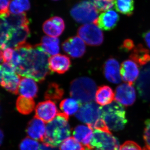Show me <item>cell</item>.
<instances>
[{"label":"cell","instance_id":"b9f144b4","mask_svg":"<svg viewBox=\"0 0 150 150\" xmlns=\"http://www.w3.org/2000/svg\"><path fill=\"white\" fill-rule=\"evenodd\" d=\"M4 138V134H3L2 132V131H1V143L2 142V141H3V139Z\"/></svg>","mask_w":150,"mask_h":150},{"label":"cell","instance_id":"9a60e30c","mask_svg":"<svg viewBox=\"0 0 150 150\" xmlns=\"http://www.w3.org/2000/svg\"><path fill=\"white\" fill-rule=\"evenodd\" d=\"M65 28L64 20L59 16L52 17L46 20L43 25V32L51 37H59L64 32Z\"/></svg>","mask_w":150,"mask_h":150},{"label":"cell","instance_id":"ac0fdd59","mask_svg":"<svg viewBox=\"0 0 150 150\" xmlns=\"http://www.w3.org/2000/svg\"><path fill=\"white\" fill-rule=\"evenodd\" d=\"M26 131L30 138L43 142L46 131L45 122L35 116L28 123Z\"/></svg>","mask_w":150,"mask_h":150},{"label":"cell","instance_id":"d590c367","mask_svg":"<svg viewBox=\"0 0 150 150\" xmlns=\"http://www.w3.org/2000/svg\"><path fill=\"white\" fill-rule=\"evenodd\" d=\"M145 128L144 131V140L146 146L150 147V119L145 122Z\"/></svg>","mask_w":150,"mask_h":150},{"label":"cell","instance_id":"e575fe53","mask_svg":"<svg viewBox=\"0 0 150 150\" xmlns=\"http://www.w3.org/2000/svg\"><path fill=\"white\" fill-rule=\"evenodd\" d=\"M9 10L11 13L19 14L25 12L24 9L17 3L13 0L10 4Z\"/></svg>","mask_w":150,"mask_h":150},{"label":"cell","instance_id":"603a6c76","mask_svg":"<svg viewBox=\"0 0 150 150\" xmlns=\"http://www.w3.org/2000/svg\"><path fill=\"white\" fill-rule=\"evenodd\" d=\"M115 94L112 89L109 86H100L97 89L95 95V100L98 104L105 106L112 102Z\"/></svg>","mask_w":150,"mask_h":150},{"label":"cell","instance_id":"484cf974","mask_svg":"<svg viewBox=\"0 0 150 150\" xmlns=\"http://www.w3.org/2000/svg\"><path fill=\"white\" fill-rule=\"evenodd\" d=\"M81 105V103L75 98H66L61 101L60 108L62 112L69 117L76 113Z\"/></svg>","mask_w":150,"mask_h":150},{"label":"cell","instance_id":"f35d334b","mask_svg":"<svg viewBox=\"0 0 150 150\" xmlns=\"http://www.w3.org/2000/svg\"><path fill=\"white\" fill-rule=\"evenodd\" d=\"M24 9L25 11L29 10L30 4L29 0H13Z\"/></svg>","mask_w":150,"mask_h":150},{"label":"cell","instance_id":"30bf717a","mask_svg":"<svg viewBox=\"0 0 150 150\" xmlns=\"http://www.w3.org/2000/svg\"><path fill=\"white\" fill-rule=\"evenodd\" d=\"M65 53L73 58H80L86 53V47L83 40L79 36L69 38L62 44Z\"/></svg>","mask_w":150,"mask_h":150},{"label":"cell","instance_id":"44dd1931","mask_svg":"<svg viewBox=\"0 0 150 150\" xmlns=\"http://www.w3.org/2000/svg\"><path fill=\"white\" fill-rule=\"evenodd\" d=\"M38 92V87L32 78L24 77L21 78L18 87V93L22 96L28 98L36 97Z\"/></svg>","mask_w":150,"mask_h":150},{"label":"cell","instance_id":"4dcf8cb0","mask_svg":"<svg viewBox=\"0 0 150 150\" xmlns=\"http://www.w3.org/2000/svg\"><path fill=\"white\" fill-rule=\"evenodd\" d=\"M115 2V0H94L92 3L98 12H101L112 8Z\"/></svg>","mask_w":150,"mask_h":150},{"label":"cell","instance_id":"8992f818","mask_svg":"<svg viewBox=\"0 0 150 150\" xmlns=\"http://www.w3.org/2000/svg\"><path fill=\"white\" fill-rule=\"evenodd\" d=\"M98 13L93 4L87 0L77 3L70 11L71 16L75 21L81 23H94L98 18Z\"/></svg>","mask_w":150,"mask_h":150},{"label":"cell","instance_id":"60d3db41","mask_svg":"<svg viewBox=\"0 0 150 150\" xmlns=\"http://www.w3.org/2000/svg\"><path fill=\"white\" fill-rule=\"evenodd\" d=\"M40 149L42 150H57L55 149V147L43 144L40 147Z\"/></svg>","mask_w":150,"mask_h":150},{"label":"cell","instance_id":"1f68e13d","mask_svg":"<svg viewBox=\"0 0 150 150\" xmlns=\"http://www.w3.org/2000/svg\"><path fill=\"white\" fill-rule=\"evenodd\" d=\"M39 148L38 142L31 138H25L20 145V150H38Z\"/></svg>","mask_w":150,"mask_h":150},{"label":"cell","instance_id":"277c9868","mask_svg":"<svg viewBox=\"0 0 150 150\" xmlns=\"http://www.w3.org/2000/svg\"><path fill=\"white\" fill-rule=\"evenodd\" d=\"M96 88V83L90 78H77L71 82L70 95L82 103L90 102L94 99Z\"/></svg>","mask_w":150,"mask_h":150},{"label":"cell","instance_id":"5bb4252c","mask_svg":"<svg viewBox=\"0 0 150 150\" xmlns=\"http://www.w3.org/2000/svg\"><path fill=\"white\" fill-rule=\"evenodd\" d=\"M139 66L131 59L124 61L121 64L120 74L124 81L132 85L139 74Z\"/></svg>","mask_w":150,"mask_h":150},{"label":"cell","instance_id":"ffe728a7","mask_svg":"<svg viewBox=\"0 0 150 150\" xmlns=\"http://www.w3.org/2000/svg\"><path fill=\"white\" fill-rule=\"evenodd\" d=\"M1 20L4 22L11 30L23 25H28L30 23L29 20L25 12L19 14L9 13L1 14Z\"/></svg>","mask_w":150,"mask_h":150},{"label":"cell","instance_id":"f546056e","mask_svg":"<svg viewBox=\"0 0 150 150\" xmlns=\"http://www.w3.org/2000/svg\"><path fill=\"white\" fill-rule=\"evenodd\" d=\"M82 144L74 137H69L61 144L60 150H85Z\"/></svg>","mask_w":150,"mask_h":150},{"label":"cell","instance_id":"3957f363","mask_svg":"<svg viewBox=\"0 0 150 150\" xmlns=\"http://www.w3.org/2000/svg\"><path fill=\"white\" fill-rule=\"evenodd\" d=\"M100 110L101 118L109 130L116 131L124 128L127 120L126 111L122 105L114 101L100 107Z\"/></svg>","mask_w":150,"mask_h":150},{"label":"cell","instance_id":"cb8c5ba5","mask_svg":"<svg viewBox=\"0 0 150 150\" xmlns=\"http://www.w3.org/2000/svg\"><path fill=\"white\" fill-rule=\"evenodd\" d=\"M130 58L137 64L144 66L150 61V52L142 44H139L133 49Z\"/></svg>","mask_w":150,"mask_h":150},{"label":"cell","instance_id":"bcb514c9","mask_svg":"<svg viewBox=\"0 0 150 150\" xmlns=\"http://www.w3.org/2000/svg\"><path fill=\"white\" fill-rule=\"evenodd\" d=\"M40 150H42L40 149Z\"/></svg>","mask_w":150,"mask_h":150},{"label":"cell","instance_id":"d6a6232c","mask_svg":"<svg viewBox=\"0 0 150 150\" xmlns=\"http://www.w3.org/2000/svg\"><path fill=\"white\" fill-rule=\"evenodd\" d=\"M14 49L11 48H7L1 52V62L9 63L12 59Z\"/></svg>","mask_w":150,"mask_h":150},{"label":"cell","instance_id":"ab89813d","mask_svg":"<svg viewBox=\"0 0 150 150\" xmlns=\"http://www.w3.org/2000/svg\"><path fill=\"white\" fill-rule=\"evenodd\" d=\"M143 37L147 46L150 49V30L144 33L143 34Z\"/></svg>","mask_w":150,"mask_h":150},{"label":"cell","instance_id":"ba28073f","mask_svg":"<svg viewBox=\"0 0 150 150\" xmlns=\"http://www.w3.org/2000/svg\"><path fill=\"white\" fill-rule=\"evenodd\" d=\"M21 77L13 65L4 63L1 66V85L11 93L18 94V87Z\"/></svg>","mask_w":150,"mask_h":150},{"label":"cell","instance_id":"52a82bcc","mask_svg":"<svg viewBox=\"0 0 150 150\" xmlns=\"http://www.w3.org/2000/svg\"><path fill=\"white\" fill-rule=\"evenodd\" d=\"M119 142L110 131L96 129L89 148L94 150H119Z\"/></svg>","mask_w":150,"mask_h":150},{"label":"cell","instance_id":"8fae6325","mask_svg":"<svg viewBox=\"0 0 150 150\" xmlns=\"http://www.w3.org/2000/svg\"><path fill=\"white\" fill-rule=\"evenodd\" d=\"M115 100L126 107L132 105L136 100L135 88L129 83L118 86L115 91Z\"/></svg>","mask_w":150,"mask_h":150},{"label":"cell","instance_id":"7c38bea8","mask_svg":"<svg viewBox=\"0 0 150 150\" xmlns=\"http://www.w3.org/2000/svg\"><path fill=\"white\" fill-rule=\"evenodd\" d=\"M58 113L56 105L50 100L39 103L35 108V116L46 123L52 121Z\"/></svg>","mask_w":150,"mask_h":150},{"label":"cell","instance_id":"d4e9b609","mask_svg":"<svg viewBox=\"0 0 150 150\" xmlns=\"http://www.w3.org/2000/svg\"><path fill=\"white\" fill-rule=\"evenodd\" d=\"M39 44L43 51L49 55L54 56L59 53V40L57 37L43 36Z\"/></svg>","mask_w":150,"mask_h":150},{"label":"cell","instance_id":"836d02e7","mask_svg":"<svg viewBox=\"0 0 150 150\" xmlns=\"http://www.w3.org/2000/svg\"><path fill=\"white\" fill-rule=\"evenodd\" d=\"M119 150H143L138 144L133 141H127L120 146Z\"/></svg>","mask_w":150,"mask_h":150},{"label":"cell","instance_id":"7bdbcfd3","mask_svg":"<svg viewBox=\"0 0 150 150\" xmlns=\"http://www.w3.org/2000/svg\"><path fill=\"white\" fill-rule=\"evenodd\" d=\"M143 150H150V147H149L146 146L145 147L144 149H143Z\"/></svg>","mask_w":150,"mask_h":150},{"label":"cell","instance_id":"5b68a950","mask_svg":"<svg viewBox=\"0 0 150 150\" xmlns=\"http://www.w3.org/2000/svg\"><path fill=\"white\" fill-rule=\"evenodd\" d=\"M76 116L78 120L92 129L109 130L101 118L100 107L95 103H87L82 105Z\"/></svg>","mask_w":150,"mask_h":150},{"label":"cell","instance_id":"6da1fadb","mask_svg":"<svg viewBox=\"0 0 150 150\" xmlns=\"http://www.w3.org/2000/svg\"><path fill=\"white\" fill-rule=\"evenodd\" d=\"M14 49L20 56V63L16 68L20 76L32 78L40 83L51 73L49 68L50 55L43 51L40 44L33 46L25 43Z\"/></svg>","mask_w":150,"mask_h":150},{"label":"cell","instance_id":"f6af8a7d","mask_svg":"<svg viewBox=\"0 0 150 150\" xmlns=\"http://www.w3.org/2000/svg\"><path fill=\"white\" fill-rule=\"evenodd\" d=\"M53 1H58V0H53Z\"/></svg>","mask_w":150,"mask_h":150},{"label":"cell","instance_id":"83f0119b","mask_svg":"<svg viewBox=\"0 0 150 150\" xmlns=\"http://www.w3.org/2000/svg\"><path fill=\"white\" fill-rule=\"evenodd\" d=\"M64 90L60 86L55 83H51L48 85L44 94L45 99L57 102L63 98Z\"/></svg>","mask_w":150,"mask_h":150},{"label":"cell","instance_id":"7a4b0ae2","mask_svg":"<svg viewBox=\"0 0 150 150\" xmlns=\"http://www.w3.org/2000/svg\"><path fill=\"white\" fill-rule=\"evenodd\" d=\"M69 118L63 112H59L55 118L48 123L43 144L56 147L69 137L71 129Z\"/></svg>","mask_w":150,"mask_h":150},{"label":"cell","instance_id":"e0dca14e","mask_svg":"<svg viewBox=\"0 0 150 150\" xmlns=\"http://www.w3.org/2000/svg\"><path fill=\"white\" fill-rule=\"evenodd\" d=\"M30 35V30L28 25H23L13 30L11 33L8 42L6 43V48H15L26 43L25 41Z\"/></svg>","mask_w":150,"mask_h":150},{"label":"cell","instance_id":"7402d4cb","mask_svg":"<svg viewBox=\"0 0 150 150\" xmlns=\"http://www.w3.org/2000/svg\"><path fill=\"white\" fill-rule=\"evenodd\" d=\"M93 134L92 128L87 125H79L73 132L74 138L88 148H89Z\"/></svg>","mask_w":150,"mask_h":150},{"label":"cell","instance_id":"8d00e7d4","mask_svg":"<svg viewBox=\"0 0 150 150\" xmlns=\"http://www.w3.org/2000/svg\"><path fill=\"white\" fill-rule=\"evenodd\" d=\"M135 47L134 41L130 39H127L123 41V44L121 46V49L126 52L133 50Z\"/></svg>","mask_w":150,"mask_h":150},{"label":"cell","instance_id":"9c48e42d","mask_svg":"<svg viewBox=\"0 0 150 150\" xmlns=\"http://www.w3.org/2000/svg\"><path fill=\"white\" fill-rule=\"evenodd\" d=\"M77 33L79 37L89 46H100L104 40L103 33L95 24L89 23L82 25L78 29Z\"/></svg>","mask_w":150,"mask_h":150},{"label":"cell","instance_id":"74e56055","mask_svg":"<svg viewBox=\"0 0 150 150\" xmlns=\"http://www.w3.org/2000/svg\"><path fill=\"white\" fill-rule=\"evenodd\" d=\"M11 0H1L0 7H1V14H4L9 13V7Z\"/></svg>","mask_w":150,"mask_h":150},{"label":"cell","instance_id":"4316f807","mask_svg":"<svg viewBox=\"0 0 150 150\" xmlns=\"http://www.w3.org/2000/svg\"><path fill=\"white\" fill-rule=\"evenodd\" d=\"M35 106V103L33 98H28L21 96L17 99V110L20 113L23 115H28L31 113L34 109Z\"/></svg>","mask_w":150,"mask_h":150},{"label":"cell","instance_id":"4fadbf2b","mask_svg":"<svg viewBox=\"0 0 150 150\" xmlns=\"http://www.w3.org/2000/svg\"><path fill=\"white\" fill-rule=\"evenodd\" d=\"M119 19V16L115 11L108 10L100 14L94 23L103 30L109 31L116 27Z\"/></svg>","mask_w":150,"mask_h":150},{"label":"cell","instance_id":"ee69618b","mask_svg":"<svg viewBox=\"0 0 150 150\" xmlns=\"http://www.w3.org/2000/svg\"><path fill=\"white\" fill-rule=\"evenodd\" d=\"M85 150H92V149H89V148H87L86 149H85Z\"/></svg>","mask_w":150,"mask_h":150},{"label":"cell","instance_id":"2e32d148","mask_svg":"<svg viewBox=\"0 0 150 150\" xmlns=\"http://www.w3.org/2000/svg\"><path fill=\"white\" fill-rule=\"evenodd\" d=\"M103 73L108 81L113 83H119L121 81L120 66L114 58L108 59L103 66Z\"/></svg>","mask_w":150,"mask_h":150},{"label":"cell","instance_id":"f1b7e54d","mask_svg":"<svg viewBox=\"0 0 150 150\" xmlns=\"http://www.w3.org/2000/svg\"><path fill=\"white\" fill-rule=\"evenodd\" d=\"M114 6L116 11L128 16L134 13V0H115Z\"/></svg>","mask_w":150,"mask_h":150},{"label":"cell","instance_id":"d6986e66","mask_svg":"<svg viewBox=\"0 0 150 150\" xmlns=\"http://www.w3.org/2000/svg\"><path fill=\"white\" fill-rule=\"evenodd\" d=\"M71 66V60L66 55L57 54L49 58V69L54 72L64 74L69 69Z\"/></svg>","mask_w":150,"mask_h":150}]
</instances>
